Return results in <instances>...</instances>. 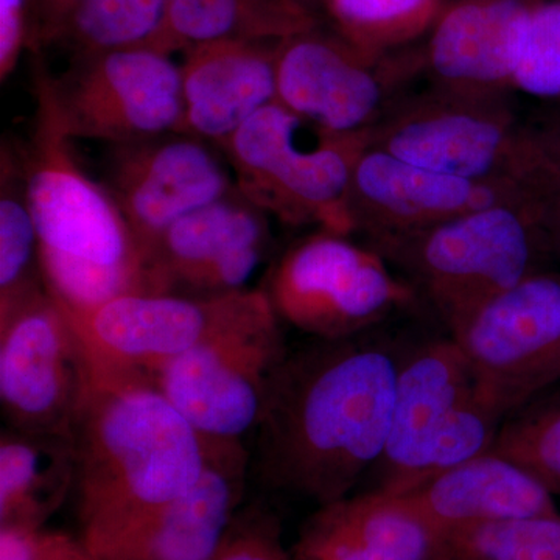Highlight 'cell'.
<instances>
[{
  "instance_id": "cell-1",
  "label": "cell",
  "mask_w": 560,
  "mask_h": 560,
  "mask_svg": "<svg viewBox=\"0 0 560 560\" xmlns=\"http://www.w3.org/2000/svg\"><path fill=\"white\" fill-rule=\"evenodd\" d=\"M399 361L361 335L289 349L253 433L249 477L318 506L350 495L385 452Z\"/></svg>"
},
{
  "instance_id": "cell-2",
  "label": "cell",
  "mask_w": 560,
  "mask_h": 560,
  "mask_svg": "<svg viewBox=\"0 0 560 560\" xmlns=\"http://www.w3.org/2000/svg\"><path fill=\"white\" fill-rule=\"evenodd\" d=\"M86 547H97L200 480L208 440L153 383L97 375L73 433Z\"/></svg>"
},
{
  "instance_id": "cell-3",
  "label": "cell",
  "mask_w": 560,
  "mask_h": 560,
  "mask_svg": "<svg viewBox=\"0 0 560 560\" xmlns=\"http://www.w3.org/2000/svg\"><path fill=\"white\" fill-rule=\"evenodd\" d=\"M36 103L32 142L21 154L47 290L68 311L143 293L145 257L127 220L81 168L39 91Z\"/></svg>"
},
{
  "instance_id": "cell-4",
  "label": "cell",
  "mask_w": 560,
  "mask_h": 560,
  "mask_svg": "<svg viewBox=\"0 0 560 560\" xmlns=\"http://www.w3.org/2000/svg\"><path fill=\"white\" fill-rule=\"evenodd\" d=\"M368 245L455 334L489 301L539 271L548 253L537 201L503 202Z\"/></svg>"
},
{
  "instance_id": "cell-5",
  "label": "cell",
  "mask_w": 560,
  "mask_h": 560,
  "mask_svg": "<svg viewBox=\"0 0 560 560\" xmlns=\"http://www.w3.org/2000/svg\"><path fill=\"white\" fill-rule=\"evenodd\" d=\"M371 131L335 135L275 102L219 147L238 194L291 228L353 235L349 190Z\"/></svg>"
},
{
  "instance_id": "cell-6",
  "label": "cell",
  "mask_w": 560,
  "mask_h": 560,
  "mask_svg": "<svg viewBox=\"0 0 560 560\" xmlns=\"http://www.w3.org/2000/svg\"><path fill=\"white\" fill-rule=\"evenodd\" d=\"M377 147L429 171L539 191L552 161L539 132L518 121L508 98L427 88L405 95L371 130Z\"/></svg>"
},
{
  "instance_id": "cell-7",
  "label": "cell",
  "mask_w": 560,
  "mask_h": 560,
  "mask_svg": "<svg viewBox=\"0 0 560 560\" xmlns=\"http://www.w3.org/2000/svg\"><path fill=\"white\" fill-rule=\"evenodd\" d=\"M287 352L267 293L249 289L205 340L162 368L153 385L205 440L243 442L259 423Z\"/></svg>"
},
{
  "instance_id": "cell-8",
  "label": "cell",
  "mask_w": 560,
  "mask_h": 560,
  "mask_svg": "<svg viewBox=\"0 0 560 560\" xmlns=\"http://www.w3.org/2000/svg\"><path fill=\"white\" fill-rule=\"evenodd\" d=\"M264 290L282 323L318 340L366 334L418 298L378 250L323 230L279 257Z\"/></svg>"
},
{
  "instance_id": "cell-9",
  "label": "cell",
  "mask_w": 560,
  "mask_h": 560,
  "mask_svg": "<svg viewBox=\"0 0 560 560\" xmlns=\"http://www.w3.org/2000/svg\"><path fill=\"white\" fill-rule=\"evenodd\" d=\"M419 77L420 49L374 57L318 25L276 46V102L335 135L371 131Z\"/></svg>"
},
{
  "instance_id": "cell-10",
  "label": "cell",
  "mask_w": 560,
  "mask_h": 560,
  "mask_svg": "<svg viewBox=\"0 0 560 560\" xmlns=\"http://www.w3.org/2000/svg\"><path fill=\"white\" fill-rule=\"evenodd\" d=\"M35 91L47 98L69 139L114 145L178 132L183 119L179 65L156 50L73 60L61 77L39 66Z\"/></svg>"
},
{
  "instance_id": "cell-11",
  "label": "cell",
  "mask_w": 560,
  "mask_h": 560,
  "mask_svg": "<svg viewBox=\"0 0 560 560\" xmlns=\"http://www.w3.org/2000/svg\"><path fill=\"white\" fill-rule=\"evenodd\" d=\"M95 386L90 349L49 291L0 323L5 427L73 438Z\"/></svg>"
},
{
  "instance_id": "cell-12",
  "label": "cell",
  "mask_w": 560,
  "mask_h": 560,
  "mask_svg": "<svg viewBox=\"0 0 560 560\" xmlns=\"http://www.w3.org/2000/svg\"><path fill=\"white\" fill-rule=\"evenodd\" d=\"M451 337L482 396L510 415L560 382V272H533Z\"/></svg>"
},
{
  "instance_id": "cell-13",
  "label": "cell",
  "mask_w": 560,
  "mask_h": 560,
  "mask_svg": "<svg viewBox=\"0 0 560 560\" xmlns=\"http://www.w3.org/2000/svg\"><path fill=\"white\" fill-rule=\"evenodd\" d=\"M221 156L212 143L180 132L109 145L102 184L143 257L176 221L237 190Z\"/></svg>"
},
{
  "instance_id": "cell-14",
  "label": "cell",
  "mask_w": 560,
  "mask_h": 560,
  "mask_svg": "<svg viewBox=\"0 0 560 560\" xmlns=\"http://www.w3.org/2000/svg\"><path fill=\"white\" fill-rule=\"evenodd\" d=\"M245 291L217 298L125 294L84 311H65L86 342L97 375L153 383L162 368L217 329Z\"/></svg>"
},
{
  "instance_id": "cell-15",
  "label": "cell",
  "mask_w": 560,
  "mask_h": 560,
  "mask_svg": "<svg viewBox=\"0 0 560 560\" xmlns=\"http://www.w3.org/2000/svg\"><path fill=\"white\" fill-rule=\"evenodd\" d=\"M268 245V215L232 191L176 221L151 246L143 293L217 298L249 290Z\"/></svg>"
},
{
  "instance_id": "cell-16",
  "label": "cell",
  "mask_w": 560,
  "mask_h": 560,
  "mask_svg": "<svg viewBox=\"0 0 560 560\" xmlns=\"http://www.w3.org/2000/svg\"><path fill=\"white\" fill-rule=\"evenodd\" d=\"M537 201L515 183L444 175L370 145L361 153L349 190L353 234L368 243L427 230L442 221L503 202Z\"/></svg>"
},
{
  "instance_id": "cell-17",
  "label": "cell",
  "mask_w": 560,
  "mask_h": 560,
  "mask_svg": "<svg viewBox=\"0 0 560 560\" xmlns=\"http://www.w3.org/2000/svg\"><path fill=\"white\" fill-rule=\"evenodd\" d=\"M208 463L197 485L102 541L97 560H213L249 477L242 441L208 440Z\"/></svg>"
},
{
  "instance_id": "cell-18",
  "label": "cell",
  "mask_w": 560,
  "mask_h": 560,
  "mask_svg": "<svg viewBox=\"0 0 560 560\" xmlns=\"http://www.w3.org/2000/svg\"><path fill=\"white\" fill-rule=\"evenodd\" d=\"M478 393L469 361L452 337L420 345L400 359L388 441L374 467L375 489L412 488L433 445Z\"/></svg>"
},
{
  "instance_id": "cell-19",
  "label": "cell",
  "mask_w": 560,
  "mask_h": 560,
  "mask_svg": "<svg viewBox=\"0 0 560 560\" xmlns=\"http://www.w3.org/2000/svg\"><path fill=\"white\" fill-rule=\"evenodd\" d=\"M540 0H451L422 51L423 77L438 90L508 98L530 16Z\"/></svg>"
},
{
  "instance_id": "cell-20",
  "label": "cell",
  "mask_w": 560,
  "mask_h": 560,
  "mask_svg": "<svg viewBox=\"0 0 560 560\" xmlns=\"http://www.w3.org/2000/svg\"><path fill=\"white\" fill-rule=\"evenodd\" d=\"M276 46L223 39L184 50L183 119L178 132L219 147L276 102Z\"/></svg>"
},
{
  "instance_id": "cell-21",
  "label": "cell",
  "mask_w": 560,
  "mask_h": 560,
  "mask_svg": "<svg viewBox=\"0 0 560 560\" xmlns=\"http://www.w3.org/2000/svg\"><path fill=\"white\" fill-rule=\"evenodd\" d=\"M438 537L404 497L372 489L319 506L293 560H433Z\"/></svg>"
},
{
  "instance_id": "cell-22",
  "label": "cell",
  "mask_w": 560,
  "mask_h": 560,
  "mask_svg": "<svg viewBox=\"0 0 560 560\" xmlns=\"http://www.w3.org/2000/svg\"><path fill=\"white\" fill-rule=\"evenodd\" d=\"M438 536L526 517H558L555 497L511 460L482 453L397 493Z\"/></svg>"
},
{
  "instance_id": "cell-23",
  "label": "cell",
  "mask_w": 560,
  "mask_h": 560,
  "mask_svg": "<svg viewBox=\"0 0 560 560\" xmlns=\"http://www.w3.org/2000/svg\"><path fill=\"white\" fill-rule=\"evenodd\" d=\"M75 442L70 436L9 429L0 434V522L40 528L75 489Z\"/></svg>"
},
{
  "instance_id": "cell-24",
  "label": "cell",
  "mask_w": 560,
  "mask_h": 560,
  "mask_svg": "<svg viewBox=\"0 0 560 560\" xmlns=\"http://www.w3.org/2000/svg\"><path fill=\"white\" fill-rule=\"evenodd\" d=\"M171 50L223 39L279 43L318 25L290 0H164Z\"/></svg>"
},
{
  "instance_id": "cell-25",
  "label": "cell",
  "mask_w": 560,
  "mask_h": 560,
  "mask_svg": "<svg viewBox=\"0 0 560 560\" xmlns=\"http://www.w3.org/2000/svg\"><path fill=\"white\" fill-rule=\"evenodd\" d=\"M21 151L0 150V323L47 293Z\"/></svg>"
},
{
  "instance_id": "cell-26",
  "label": "cell",
  "mask_w": 560,
  "mask_h": 560,
  "mask_svg": "<svg viewBox=\"0 0 560 560\" xmlns=\"http://www.w3.org/2000/svg\"><path fill=\"white\" fill-rule=\"evenodd\" d=\"M55 43L72 61L136 49L172 55L164 0H80Z\"/></svg>"
},
{
  "instance_id": "cell-27",
  "label": "cell",
  "mask_w": 560,
  "mask_h": 560,
  "mask_svg": "<svg viewBox=\"0 0 560 560\" xmlns=\"http://www.w3.org/2000/svg\"><path fill=\"white\" fill-rule=\"evenodd\" d=\"M447 0H323L331 32L382 57L427 38Z\"/></svg>"
},
{
  "instance_id": "cell-28",
  "label": "cell",
  "mask_w": 560,
  "mask_h": 560,
  "mask_svg": "<svg viewBox=\"0 0 560 560\" xmlns=\"http://www.w3.org/2000/svg\"><path fill=\"white\" fill-rule=\"evenodd\" d=\"M489 453L511 460L560 497V389L544 390L511 411Z\"/></svg>"
},
{
  "instance_id": "cell-29",
  "label": "cell",
  "mask_w": 560,
  "mask_h": 560,
  "mask_svg": "<svg viewBox=\"0 0 560 560\" xmlns=\"http://www.w3.org/2000/svg\"><path fill=\"white\" fill-rule=\"evenodd\" d=\"M433 560H560V515L445 530Z\"/></svg>"
},
{
  "instance_id": "cell-30",
  "label": "cell",
  "mask_w": 560,
  "mask_h": 560,
  "mask_svg": "<svg viewBox=\"0 0 560 560\" xmlns=\"http://www.w3.org/2000/svg\"><path fill=\"white\" fill-rule=\"evenodd\" d=\"M514 90L560 105V0H540L534 9L518 55Z\"/></svg>"
},
{
  "instance_id": "cell-31",
  "label": "cell",
  "mask_w": 560,
  "mask_h": 560,
  "mask_svg": "<svg viewBox=\"0 0 560 560\" xmlns=\"http://www.w3.org/2000/svg\"><path fill=\"white\" fill-rule=\"evenodd\" d=\"M0 560H97L83 539L43 528L2 526Z\"/></svg>"
},
{
  "instance_id": "cell-32",
  "label": "cell",
  "mask_w": 560,
  "mask_h": 560,
  "mask_svg": "<svg viewBox=\"0 0 560 560\" xmlns=\"http://www.w3.org/2000/svg\"><path fill=\"white\" fill-rule=\"evenodd\" d=\"M31 44V0H0V80L5 83Z\"/></svg>"
},
{
  "instance_id": "cell-33",
  "label": "cell",
  "mask_w": 560,
  "mask_h": 560,
  "mask_svg": "<svg viewBox=\"0 0 560 560\" xmlns=\"http://www.w3.org/2000/svg\"><path fill=\"white\" fill-rule=\"evenodd\" d=\"M80 0H31V44L38 51L57 40Z\"/></svg>"
},
{
  "instance_id": "cell-34",
  "label": "cell",
  "mask_w": 560,
  "mask_h": 560,
  "mask_svg": "<svg viewBox=\"0 0 560 560\" xmlns=\"http://www.w3.org/2000/svg\"><path fill=\"white\" fill-rule=\"evenodd\" d=\"M537 205H539L540 224L548 248L560 257V158L558 156L541 180Z\"/></svg>"
},
{
  "instance_id": "cell-35",
  "label": "cell",
  "mask_w": 560,
  "mask_h": 560,
  "mask_svg": "<svg viewBox=\"0 0 560 560\" xmlns=\"http://www.w3.org/2000/svg\"><path fill=\"white\" fill-rule=\"evenodd\" d=\"M213 560H290L268 533L245 534L234 540L224 536L219 552Z\"/></svg>"
},
{
  "instance_id": "cell-36",
  "label": "cell",
  "mask_w": 560,
  "mask_h": 560,
  "mask_svg": "<svg viewBox=\"0 0 560 560\" xmlns=\"http://www.w3.org/2000/svg\"><path fill=\"white\" fill-rule=\"evenodd\" d=\"M534 128L539 132L540 139L544 140L547 149L555 156L560 158V105H551L550 113Z\"/></svg>"
},
{
  "instance_id": "cell-37",
  "label": "cell",
  "mask_w": 560,
  "mask_h": 560,
  "mask_svg": "<svg viewBox=\"0 0 560 560\" xmlns=\"http://www.w3.org/2000/svg\"><path fill=\"white\" fill-rule=\"evenodd\" d=\"M290 2L296 3V5L302 7L304 10L311 11L313 14H315V10L318 9V7H323V0H290Z\"/></svg>"
}]
</instances>
